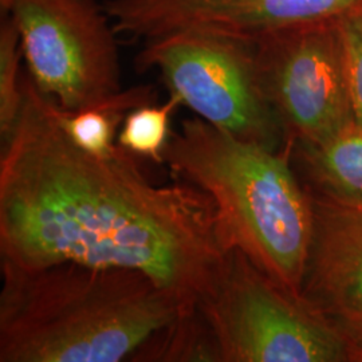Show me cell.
<instances>
[{
  "mask_svg": "<svg viewBox=\"0 0 362 362\" xmlns=\"http://www.w3.org/2000/svg\"><path fill=\"white\" fill-rule=\"evenodd\" d=\"M310 196L314 233L302 296L350 342L361 339L362 204Z\"/></svg>",
  "mask_w": 362,
  "mask_h": 362,
  "instance_id": "9c48e42d",
  "label": "cell"
},
{
  "mask_svg": "<svg viewBox=\"0 0 362 362\" xmlns=\"http://www.w3.org/2000/svg\"><path fill=\"white\" fill-rule=\"evenodd\" d=\"M22 89L21 113L1 143V262L139 270L196 308L230 251L209 196L180 180L155 185L118 144L107 155L86 152L26 73Z\"/></svg>",
  "mask_w": 362,
  "mask_h": 362,
  "instance_id": "6da1fadb",
  "label": "cell"
},
{
  "mask_svg": "<svg viewBox=\"0 0 362 362\" xmlns=\"http://www.w3.org/2000/svg\"><path fill=\"white\" fill-rule=\"evenodd\" d=\"M180 104L169 97L165 104L141 105L125 116L117 134V144L136 156L164 163V151L170 137V117Z\"/></svg>",
  "mask_w": 362,
  "mask_h": 362,
  "instance_id": "4fadbf2b",
  "label": "cell"
},
{
  "mask_svg": "<svg viewBox=\"0 0 362 362\" xmlns=\"http://www.w3.org/2000/svg\"><path fill=\"white\" fill-rule=\"evenodd\" d=\"M117 33L145 40L202 30L257 39L293 27L337 21L362 0H106Z\"/></svg>",
  "mask_w": 362,
  "mask_h": 362,
  "instance_id": "ba28073f",
  "label": "cell"
},
{
  "mask_svg": "<svg viewBox=\"0 0 362 362\" xmlns=\"http://www.w3.org/2000/svg\"><path fill=\"white\" fill-rule=\"evenodd\" d=\"M130 361L220 362L219 349L199 308L156 332Z\"/></svg>",
  "mask_w": 362,
  "mask_h": 362,
  "instance_id": "7c38bea8",
  "label": "cell"
},
{
  "mask_svg": "<svg viewBox=\"0 0 362 362\" xmlns=\"http://www.w3.org/2000/svg\"><path fill=\"white\" fill-rule=\"evenodd\" d=\"M197 308L216 339L220 362L350 361L349 338L240 250L228 251Z\"/></svg>",
  "mask_w": 362,
  "mask_h": 362,
  "instance_id": "277c9868",
  "label": "cell"
},
{
  "mask_svg": "<svg viewBox=\"0 0 362 362\" xmlns=\"http://www.w3.org/2000/svg\"><path fill=\"white\" fill-rule=\"evenodd\" d=\"M337 28L353 116L362 128V8L341 16Z\"/></svg>",
  "mask_w": 362,
  "mask_h": 362,
  "instance_id": "9a60e30c",
  "label": "cell"
},
{
  "mask_svg": "<svg viewBox=\"0 0 362 362\" xmlns=\"http://www.w3.org/2000/svg\"><path fill=\"white\" fill-rule=\"evenodd\" d=\"M350 361L362 362V338L351 341V350H350Z\"/></svg>",
  "mask_w": 362,
  "mask_h": 362,
  "instance_id": "2e32d148",
  "label": "cell"
},
{
  "mask_svg": "<svg viewBox=\"0 0 362 362\" xmlns=\"http://www.w3.org/2000/svg\"><path fill=\"white\" fill-rule=\"evenodd\" d=\"M18 28L27 74L64 112L112 103L124 90L116 28L94 0H0Z\"/></svg>",
  "mask_w": 362,
  "mask_h": 362,
  "instance_id": "8992f818",
  "label": "cell"
},
{
  "mask_svg": "<svg viewBox=\"0 0 362 362\" xmlns=\"http://www.w3.org/2000/svg\"><path fill=\"white\" fill-rule=\"evenodd\" d=\"M337 21L254 40L260 88L282 127L285 149L321 143L354 122Z\"/></svg>",
  "mask_w": 362,
  "mask_h": 362,
  "instance_id": "52a82bcc",
  "label": "cell"
},
{
  "mask_svg": "<svg viewBox=\"0 0 362 362\" xmlns=\"http://www.w3.org/2000/svg\"><path fill=\"white\" fill-rule=\"evenodd\" d=\"M153 95L155 91L151 86L132 88L121 91L109 104L71 113L61 109L59 119L69 137L79 148L93 155H107L117 145V129L125 116L141 105L153 104Z\"/></svg>",
  "mask_w": 362,
  "mask_h": 362,
  "instance_id": "8fae6325",
  "label": "cell"
},
{
  "mask_svg": "<svg viewBox=\"0 0 362 362\" xmlns=\"http://www.w3.org/2000/svg\"><path fill=\"white\" fill-rule=\"evenodd\" d=\"M137 65L157 69L169 97L233 136L278 151L285 134L259 82L254 42L185 30L146 40Z\"/></svg>",
  "mask_w": 362,
  "mask_h": 362,
  "instance_id": "5b68a950",
  "label": "cell"
},
{
  "mask_svg": "<svg viewBox=\"0 0 362 362\" xmlns=\"http://www.w3.org/2000/svg\"><path fill=\"white\" fill-rule=\"evenodd\" d=\"M0 23V137L4 143L16 124L23 103L21 37L13 19L1 13Z\"/></svg>",
  "mask_w": 362,
  "mask_h": 362,
  "instance_id": "5bb4252c",
  "label": "cell"
},
{
  "mask_svg": "<svg viewBox=\"0 0 362 362\" xmlns=\"http://www.w3.org/2000/svg\"><path fill=\"white\" fill-rule=\"evenodd\" d=\"M0 362H118L196 308L143 272L0 260Z\"/></svg>",
  "mask_w": 362,
  "mask_h": 362,
  "instance_id": "7a4b0ae2",
  "label": "cell"
},
{
  "mask_svg": "<svg viewBox=\"0 0 362 362\" xmlns=\"http://www.w3.org/2000/svg\"><path fill=\"white\" fill-rule=\"evenodd\" d=\"M288 156L194 117L170 133L164 163L176 180L209 196L228 250H240L260 270L302 296L314 208Z\"/></svg>",
  "mask_w": 362,
  "mask_h": 362,
  "instance_id": "3957f363",
  "label": "cell"
},
{
  "mask_svg": "<svg viewBox=\"0 0 362 362\" xmlns=\"http://www.w3.org/2000/svg\"><path fill=\"white\" fill-rule=\"evenodd\" d=\"M311 182L310 194L346 204H362V128L351 122L318 144H293Z\"/></svg>",
  "mask_w": 362,
  "mask_h": 362,
  "instance_id": "30bf717a",
  "label": "cell"
}]
</instances>
